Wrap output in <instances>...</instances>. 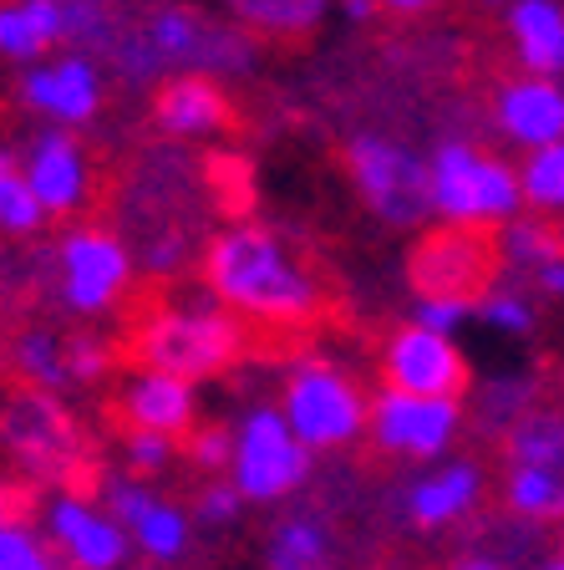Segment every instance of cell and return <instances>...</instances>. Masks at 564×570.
<instances>
[{
	"label": "cell",
	"mask_w": 564,
	"mask_h": 570,
	"mask_svg": "<svg viewBox=\"0 0 564 570\" xmlns=\"http://www.w3.org/2000/svg\"><path fill=\"white\" fill-rule=\"evenodd\" d=\"M498 271V249L488 245V229L443 225L417 245L412 281L417 291H447V296H478Z\"/></svg>",
	"instance_id": "obj_15"
},
{
	"label": "cell",
	"mask_w": 564,
	"mask_h": 570,
	"mask_svg": "<svg viewBox=\"0 0 564 570\" xmlns=\"http://www.w3.org/2000/svg\"><path fill=\"white\" fill-rule=\"evenodd\" d=\"M132 534V556L154 560V566H174V560L188 556V546H194V514L178 510L174 499L154 494L148 504H142V514L128 524Z\"/></svg>",
	"instance_id": "obj_23"
},
{
	"label": "cell",
	"mask_w": 564,
	"mask_h": 570,
	"mask_svg": "<svg viewBox=\"0 0 564 570\" xmlns=\"http://www.w3.org/2000/svg\"><path fill=\"white\" fill-rule=\"evenodd\" d=\"M473 316L483 321V326H494L498 336H534V326H540V306L530 301V291H518V285H483L478 296H473Z\"/></svg>",
	"instance_id": "obj_29"
},
{
	"label": "cell",
	"mask_w": 564,
	"mask_h": 570,
	"mask_svg": "<svg viewBox=\"0 0 564 570\" xmlns=\"http://www.w3.org/2000/svg\"><path fill=\"white\" fill-rule=\"evenodd\" d=\"M280 413L310 453H342L366 433L372 403H366V392L356 387V377L342 362H330V356H300V362L285 372Z\"/></svg>",
	"instance_id": "obj_5"
},
{
	"label": "cell",
	"mask_w": 564,
	"mask_h": 570,
	"mask_svg": "<svg viewBox=\"0 0 564 570\" xmlns=\"http://www.w3.org/2000/svg\"><path fill=\"white\" fill-rule=\"evenodd\" d=\"M184 459L204 474H229V459H235V428L224 423H194L184 433Z\"/></svg>",
	"instance_id": "obj_33"
},
{
	"label": "cell",
	"mask_w": 564,
	"mask_h": 570,
	"mask_svg": "<svg viewBox=\"0 0 564 570\" xmlns=\"http://www.w3.org/2000/svg\"><path fill=\"white\" fill-rule=\"evenodd\" d=\"M209 296L265 326H300L320 311V281L275 229L229 225L204 245Z\"/></svg>",
	"instance_id": "obj_1"
},
{
	"label": "cell",
	"mask_w": 564,
	"mask_h": 570,
	"mask_svg": "<svg viewBox=\"0 0 564 570\" xmlns=\"http://www.w3.org/2000/svg\"><path fill=\"white\" fill-rule=\"evenodd\" d=\"M245 31L259 36H306L320 26L330 0H224Z\"/></svg>",
	"instance_id": "obj_27"
},
{
	"label": "cell",
	"mask_w": 564,
	"mask_h": 570,
	"mask_svg": "<svg viewBox=\"0 0 564 570\" xmlns=\"http://www.w3.org/2000/svg\"><path fill=\"white\" fill-rule=\"evenodd\" d=\"M498 265H508V271L518 275H534V265H544L550 255H560V225H550V214L540 209H518L514 219H504L498 225Z\"/></svg>",
	"instance_id": "obj_24"
},
{
	"label": "cell",
	"mask_w": 564,
	"mask_h": 570,
	"mask_svg": "<svg viewBox=\"0 0 564 570\" xmlns=\"http://www.w3.org/2000/svg\"><path fill=\"white\" fill-rule=\"evenodd\" d=\"M483 499V469L473 459H447L433 474H423L407 494V514L417 530H447L468 520Z\"/></svg>",
	"instance_id": "obj_20"
},
{
	"label": "cell",
	"mask_w": 564,
	"mask_h": 570,
	"mask_svg": "<svg viewBox=\"0 0 564 570\" xmlns=\"http://www.w3.org/2000/svg\"><path fill=\"white\" fill-rule=\"evenodd\" d=\"M47 204L36 199V189L26 184L21 168H11V174L0 178V235H11V239H31L47 229Z\"/></svg>",
	"instance_id": "obj_30"
},
{
	"label": "cell",
	"mask_w": 564,
	"mask_h": 570,
	"mask_svg": "<svg viewBox=\"0 0 564 570\" xmlns=\"http://www.w3.org/2000/svg\"><path fill=\"white\" fill-rule=\"evenodd\" d=\"M245 504H249V499L235 489V479H224V484H209L199 494V504H194V520L209 524V530H229V524L245 514Z\"/></svg>",
	"instance_id": "obj_35"
},
{
	"label": "cell",
	"mask_w": 564,
	"mask_h": 570,
	"mask_svg": "<svg viewBox=\"0 0 564 570\" xmlns=\"http://www.w3.org/2000/svg\"><path fill=\"white\" fill-rule=\"evenodd\" d=\"M336 11L346 21H366V16H376V0H336Z\"/></svg>",
	"instance_id": "obj_39"
},
{
	"label": "cell",
	"mask_w": 564,
	"mask_h": 570,
	"mask_svg": "<svg viewBox=\"0 0 564 570\" xmlns=\"http://www.w3.org/2000/svg\"><path fill=\"white\" fill-rule=\"evenodd\" d=\"M11 168H16V164H11V154H0V178L11 174Z\"/></svg>",
	"instance_id": "obj_41"
},
{
	"label": "cell",
	"mask_w": 564,
	"mask_h": 570,
	"mask_svg": "<svg viewBox=\"0 0 564 570\" xmlns=\"http://www.w3.org/2000/svg\"><path fill=\"white\" fill-rule=\"evenodd\" d=\"M229 118H235V107H229L224 87L214 82L209 71H178L154 97V122L178 142L214 138V132L229 128Z\"/></svg>",
	"instance_id": "obj_19"
},
{
	"label": "cell",
	"mask_w": 564,
	"mask_h": 570,
	"mask_svg": "<svg viewBox=\"0 0 564 570\" xmlns=\"http://www.w3.org/2000/svg\"><path fill=\"white\" fill-rule=\"evenodd\" d=\"M534 296L564 301V249H560V255H550L544 265H534Z\"/></svg>",
	"instance_id": "obj_37"
},
{
	"label": "cell",
	"mask_w": 564,
	"mask_h": 570,
	"mask_svg": "<svg viewBox=\"0 0 564 570\" xmlns=\"http://www.w3.org/2000/svg\"><path fill=\"white\" fill-rule=\"evenodd\" d=\"M376 6L392 16H423V11H433L437 0H376Z\"/></svg>",
	"instance_id": "obj_38"
},
{
	"label": "cell",
	"mask_w": 564,
	"mask_h": 570,
	"mask_svg": "<svg viewBox=\"0 0 564 570\" xmlns=\"http://www.w3.org/2000/svg\"><path fill=\"white\" fill-rule=\"evenodd\" d=\"M128 285H132V249L122 245V235L97 225H71L57 239V291L67 311L107 316L112 306H122Z\"/></svg>",
	"instance_id": "obj_8"
},
{
	"label": "cell",
	"mask_w": 564,
	"mask_h": 570,
	"mask_svg": "<svg viewBox=\"0 0 564 570\" xmlns=\"http://www.w3.org/2000/svg\"><path fill=\"white\" fill-rule=\"evenodd\" d=\"M61 566L51 540L26 520H6L0 524V570H51Z\"/></svg>",
	"instance_id": "obj_31"
},
{
	"label": "cell",
	"mask_w": 564,
	"mask_h": 570,
	"mask_svg": "<svg viewBox=\"0 0 564 570\" xmlns=\"http://www.w3.org/2000/svg\"><path fill=\"white\" fill-rule=\"evenodd\" d=\"M11 367L26 387H41V392H61L71 387V362H67V342L57 332H21L11 346Z\"/></svg>",
	"instance_id": "obj_26"
},
{
	"label": "cell",
	"mask_w": 564,
	"mask_h": 570,
	"mask_svg": "<svg viewBox=\"0 0 564 570\" xmlns=\"http://www.w3.org/2000/svg\"><path fill=\"white\" fill-rule=\"evenodd\" d=\"M560 524H564V520H560ZM554 566L564 570V534H560V550H554Z\"/></svg>",
	"instance_id": "obj_42"
},
{
	"label": "cell",
	"mask_w": 564,
	"mask_h": 570,
	"mask_svg": "<svg viewBox=\"0 0 564 570\" xmlns=\"http://www.w3.org/2000/svg\"><path fill=\"white\" fill-rule=\"evenodd\" d=\"M483 6H508V0H483Z\"/></svg>",
	"instance_id": "obj_43"
},
{
	"label": "cell",
	"mask_w": 564,
	"mask_h": 570,
	"mask_svg": "<svg viewBox=\"0 0 564 570\" xmlns=\"http://www.w3.org/2000/svg\"><path fill=\"white\" fill-rule=\"evenodd\" d=\"M21 174L36 189V199L47 204L51 219H71L92 199V158H87L82 142L71 138V128H57V122L31 138V148L21 158Z\"/></svg>",
	"instance_id": "obj_16"
},
{
	"label": "cell",
	"mask_w": 564,
	"mask_h": 570,
	"mask_svg": "<svg viewBox=\"0 0 564 570\" xmlns=\"http://www.w3.org/2000/svg\"><path fill=\"white\" fill-rule=\"evenodd\" d=\"M316 453L295 439V428L285 423L280 403H255L235 423V459H229V479L249 504H280L295 489H306Z\"/></svg>",
	"instance_id": "obj_6"
},
{
	"label": "cell",
	"mask_w": 564,
	"mask_h": 570,
	"mask_svg": "<svg viewBox=\"0 0 564 570\" xmlns=\"http://www.w3.org/2000/svg\"><path fill=\"white\" fill-rule=\"evenodd\" d=\"M427 199L443 225L498 229L524 209V184H518V168L498 154L453 138L427 158Z\"/></svg>",
	"instance_id": "obj_3"
},
{
	"label": "cell",
	"mask_w": 564,
	"mask_h": 570,
	"mask_svg": "<svg viewBox=\"0 0 564 570\" xmlns=\"http://www.w3.org/2000/svg\"><path fill=\"white\" fill-rule=\"evenodd\" d=\"M6 520H16V489L0 479V524H6Z\"/></svg>",
	"instance_id": "obj_40"
},
{
	"label": "cell",
	"mask_w": 564,
	"mask_h": 570,
	"mask_svg": "<svg viewBox=\"0 0 564 570\" xmlns=\"http://www.w3.org/2000/svg\"><path fill=\"white\" fill-rule=\"evenodd\" d=\"M132 352L148 367H168L178 377L204 382L235 367L245 352V332L224 301H178V306H158L154 316H142V326L132 332Z\"/></svg>",
	"instance_id": "obj_2"
},
{
	"label": "cell",
	"mask_w": 564,
	"mask_h": 570,
	"mask_svg": "<svg viewBox=\"0 0 564 570\" xmlns=\"http://www.w3.org/2000/svg\"><path fill=\"white\" fill-rule=\"evenodd\" d=\"M67 362H71V382H102L112 372V346L97 336H77L67 342Z\"/></svg>",
	"instance_id": "obj_36"
},
{
	"label": "cell",
	"mask_w": 564,
	"mask_h": 570,
	"mask_svg": "<svg viewBox=\"0 0 564 570\" xmlns=\"http://www.w3.org/2000/svg\"><path fill=\"white\" fill-rule=\"evenodd\" d=\"M346 168H352L356 194L366 199V209L392 229L417 225L423 214H433V199H427V158H417L412 148L392 138H376V132H362L346 148Z\"/></svg>",
	"instance_id": "obj_9"
},
{
	"label": "cell",
	"mask_w": 564,
	"mask_h": 570,
	"mask_svg": "<svg viewBox=\"0 0 564 570\" xmlns=\"http://www.w3.org/2000/svg\"><path fill=\"white\" fill-rule=\"evenodd\" d=\"M0 443L21 469L31 474H67L71 463L82 459V439L71 428L67 407L57 403V392H21L6 403V417H0Z\"/></svg>",
	"instance_id": "obj_12"
},
{
	"label": "cell",
	"mask_w": 564,
	"mask_h": 570,
	"mask_svg": "<svg viewBox=\"0 0 564 570\" xmlns=\"http://www.w3.org/2000/svg\"><path fill=\"white\" fill-rule=\"evenodd\" d=\"M118 413L128 417L132 428H164V433L184 439L188 428L199 423V382L178 377V372H168V367L138 362V367L122 377Z\"/></svg>",
	"instance_id": "obj_18"
},
{
	"label": "cell",
	"mask_w": 564,
	"mask_h": 570,
	"mask_svg": "<svg viewBox=\"0 0 564 570\" xmlns=\"http://www.w3.org/2000/svg\"><path fill=\"white\" fill-rule=\"evenodd\" d=\"M560 245H564V214H560Z\"/></svg>",
	"instance_id": "obj_44"
},
{
	"label": "cell",
	"mask_w": 564,
	"mask_h": 570,
	"mask_svg": "<svg viewBox=\"0 0 564 570\" xmlns=\"http://www.w3.org/2000/svg\"><path fill=\"white\" fill-rule=\"evenodd\" d=\"M494 128L514 148H540L564 138V77L544 71H518L494 92Z\"/></svg>",
	"instance_id": "obj_17"
},
{
	"label": "cell",
	"mask_w": 564,
	"mask_h": 570,
	"mask_svg": "<svg viewBox=\"0 0 564 570\" xmlns=\"http://www.w3.org/2000/svg\"><path fill=\"white\" fill-rule=\"evenodd\" d=\"M508 41L524 71L564 77V6L560 0H508Z\"/></svg>",
	"instance_id": "obj_22"
},
{
	"label": "cell",
	"mask_w": 564,
	"mask_h": 570,
	"mask_svg": "<svg viewBox=\"0 0 564 570\" xmlns=\"http://www.w3.org/2000/svg\"><path fill=\"white\" fill-rule=\"evenodd\" d=\"M382 377H387V387H402V392L463 397L473 372H468V356H463L458 336L427 332V326L407 321V326L392 332V342L382 346Z\"/></svg>",
	"instance_id": "obj_14"
},
{
	"label": "cell",
	"mask_w": 564,
	"mask_h": 570,
	"mask_svg": "<svg viewBox=\"0 0 564 570\" xmlns=\"http://www.w3.org/2000/svg\"><path fill=\"white\" fill-rule=\"evenodd\" d=\"M41 534L51 540L61 566H77V570H118L132 560L128 524L107 510V504L71 494V489H61V494L47 499V510H41Z\"/></svg>",
	"instance_id": "obj_11"
},
{
	"label": "cell",
	"mask_w": 564,
	"mask_h": 570,
	"mask_svg": "<svg viewBox=\"0 0 564 570\" xmlns=\"http://www.w3.org/2000/svg\"><path fill=\"white\" fill-rule=\"evenodd\" d=\"M463 428V397H433V392H402L382 387L366 413V433L382 453L407 463L443 459L458 443Z\"/></svg>",
	"instance_id": "obj_10"
},
{
	"label": "cell",
	"mask_w": 564,
	"mask_h": 570,
	"mask_svg": "<svg viewBox=\"0 0 564 570\" xmlns=\"http://www.w3.org/2000/svg\"><path fill=\"white\" fill-rule=\"evenodd\" d=\"M174 459H178V439H174V433H164V428H132L128 423V439H122V469H128V474L154 479V474H164Z\"/></svg>",
	"instance_id": "obj_32"
},
{
	"label": "cell",
	"mask_w": 564,
	"mask_h": 570,
	"mask_svg": "<svg viewBox=\"0 0 564 570\" xmlns=\"http://www.w3.org/2000/svg\"><path fill=\"white\" fill-rule=\"evenodd\" d=\"M326 556H330L326 520H316V514H285V520H275L270 546H265V560L275 570H316V566H326Z\"/></svg>",
	"instance_id": "obj_25"
},
{
	"label": "cell",
	"mask_w": 564,
	"mask_h": 570,
	"mask_svg": "<svg viewBox=\"0 0 564 570\" xmlns=\"http://www.w3.org/2000/svg\"><path fill=\"white\" fill-rule=\"evenodd\" d=\"M71 36L67 0H0V57L41 61Z\"/></svg>",
	"instance_id": "obj_21"
},
{
	"label": "cell",
	"mask_w": 564,
	"mask_h": 570,
	"mask_svg": "<svg viewBox=\"0 0 564 570\" xmlns=\"http://www.w3.org/2000/svg\"><path fill=\"white\" fill-rule=\"evenodd\" d=\"M518 184H524V209L540 214H564V138L540 142L518 164Z\"/></svg>",
	"instance_id": "obj_28"
},
{
	"label": "cell",
	"mask_w": 564,
	"mask_h": 570,
	"mask_svg": "<svg viewBox=\"0 0 564 570\" xmlns=\"http://www.w3.org/2000/svg\"><path fill=\"white\" fill-rule=\"evenodd\" d=\"M102 67L87 51H61V57H41L26 61L21 71V102L31 107L36 118L57 122V128H82L102 112Z\"/></svg>",
	"instance_id": "obj_13"
},
{
	"label": "cell",
	"mask_w": 564,
	"mask_h": 570,
	"mask_svg": "<svg viewBox=\"0 0 564 570\" xmlns=\"http://www.w3.org/2000/svg\"><path fill=\"white\" fill-rule=\"evenodd\" d=\"M412 321L427 326V332H447L458 336L473 321V296H447V291H423L417 306H412Z\"/></svg>",
	"instance_id": "obj_34"
},
{
	"label": "cell",
	"mask_w": 564,
	"mask_h": 570,
	"mask_svg": "<svg viewBox=\"0 0 564 570\" xmlns=\"http://www.w3.org/2000/svg\"><path fill=\"white\" fill-rule=\"evenodd\" d=\"M504 504L530 524L564 520V413H518L508 433Z\"/></svg>",
	"instance_id": "obj_7"
},
{
	"label": "cell",
	"mask_w": 564,
	"mask_h": 570,
	"mask_svg": "<svg viewBox=\"0 0 564 570\" xmlns=\"http://www.w3.org/2000/svg\"><path fill=\"white\" fill-rule=\"evenodd\" d=\"M118 67H128L132 82H148L158 71L199 67V71H239L249 67V41L224 26H209L188 6H158L132 36H118Z\"/></svg>",
	"instance_id": "obj_4"
}]
</instances>
